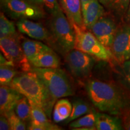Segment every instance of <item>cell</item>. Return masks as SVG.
<instances>
[{
  "instance_id": "obj_3",
  "label": "cell",
  "mask_w": 130,
  "mask_h": 130,
  "mask_svg": "<svg viewBox=\"0 0 130 130\" xmlns=\"http://www.w3.org/2000/svg\"><path fill=\"white\" fill-rule=\"evenodd\" d=\"M31 71L38 76L51 95L56 100L74 95V90L69 78L63 70L58 68L32 67Z\"/></svg>"
},
{
  "instance_id": "obj_30",
  "label": "cell",
  "mask_w": 130,
  "mask_h": 130,
  "mask_svg": "<svg viewBox=\"0 0 130 130\" xmlns=\"http://www.w3.org/2000/svg\"><path fill=\"white\" fill-rule=\"evenodd\" d=\"M123 113V128L125 129L130 130V108H128Z\"/></svg>"
},
{
  "instance_id": "obj_15",
  "label": "cell",
  "mask_w": 130,
  "mask_h": 130,
  "mask_svg": "<svg viewBox=\"0 0 130 130\" xmlns=\"http://www.w3.org/2000/svg\"><path fill=\"white\" fill-rule=\"evenodd\" d=\"M105 14L103 5L98 0H89L83 12V18L86 28L90 31L92 26Z\"/></svg>"
},
{
  "instance_id": "obj_32",
  "label": "cell",
  "mask_w": 130,
  "mask_h": 130,
  "mask_svg": "<svg viewBox=\"0 0 130 130\" xmlns=\"http://www.w3.org/2000/svg\"><path fill=\"white\" fill-rule=\"evenodd\" d=\"M27 1L39 6L43 5V0H27Z\"/></svg>"
},
{
  "instance_id": "obj_27",
  "label": "cell",
  "mask_w": 130,
  "mask_h": 130,
  "mask_svg": "<svg viewBox=\"0 0 130 130\" xmlns=\"http://www.w3.org/2000/svg\"><path fill=\"white\" fill-rule=\"evenodd\" d=\"M43 5L51 16L61 9L57 0H43Z\"/></svg>"
},
{
  "instance_id": "obj_17",
  "label": "cell",
  "mask_w": 130,
  "mask_h": 130,
  "mask_svg": "<svg viewBox=\"0 0 130 130\" xmlns=\"http://www.w3.org/2000/svg\"><path fill=\"white\" fill-rule=\"evenodd\" d=\"M32 67L43 68H57L60 59L53 51L42 53L30 61Z\"/></svg>"
},
{
  "instance_id": "obj_1",
  "label": "cell",
  "mask_w": 130,
  "mask_h": 130,
  "mask_svg": "<svg viewBox=\"0 0 130 130\" xmlns=\"http://www.w3.org/2000/svg\"><path fill=\"white\" fill-rule=\"evenodd\" d=\"M86 89L90 101L101 111L118 116L123 114L128 108V99L113 84L92 79L86 83Z\"/></svg>"
},
{
  "instance_id": "obj_34",
  "label": "cell",
  "mask_w": 130,
  "mask_h": 130,
  "mask_svg": "<svg viewBox=\"0 0 130 130\" xmlns=\"http://www.w3.org/2000/svg\"><path fill=\"white\" fill-rule=\"evenodd\" d=\"M125 18L126 21H127L128 23L130 24V4L127 12H126V13L125 14Z\"/></svg>"
},
{
  "instance_id": "obj_18",
  "label": "cell",
  "mask_w": 130,
  "mask_h": 130,
  "mask_svg": "<svg viewBox=\"0 0 130 130\" xmlns=\"http://www.w3.org/2000/svg\"><path fill=\"white\" fill-rule=\"evenodd\" d=\"M21 45L25 56L30 62L40 54L46 51H53L50 47L42 43L41 42L37 41V40L25 39L22 42Z\"/></svg>"
},
{
  "instance_id": "obj_24",
  "label": "cell",
  "mask_w": 130,
  "mask_h": 130,
  "mask_svg": "<svg viewBox=\"0 0 130 130\" xmlns=\"http://www.w3.org/2000/svg\"><path fill=\"white\" fill-rule=\"evenodd\" d=\"M18 75L15 68L10 65L0 66V84L9 86L13 79Z\"/></svg>"
},
{
  "instance_id": "obj_13",
  "label": "cell",
  "mask_w": 130,
  "mask_h": 130,
  "mask_svg": "<svg viewBox=\"0 0 130 130\" xmlns=\"http://www.w3.org/2000/svg\"><path fill=\"white\" fill-rule=\"evenodd\" d=\"M24 96L10 86L0 87V111L1 114H7L14 109L16 104Z\"/></svg>"
},
{
  "instance_id": "obj_31",
  "label": "cell",
  "mask_w": 130,
  "mask_h": 130,
  "mask_svg": "<svg viewBox=\"0 0 130 130\" xmlns=\"http://www.w3.org/2000/svg\"><path fill=\"white\" fill-rule=\"evenodd\" d=\"M103 6H105V7L110 8L111 4L113 0H98Z\"/></svg>"
},
{
  "instance_id": "obj_11",
  "label": "cell",
  "mask_w": 130,
  "mask_h": 130,
  "mask_svg": "<svg viewBox=\"0 0 130 130\" xmlns=\"http://www.w3.org/2000/svg\"><path fill=\"white\" fill-rule=\"evenodd\" d=\"M29 101V100H28ZM31 110V119L27 129L30 130H60L61 128L51 123L45 110L29 101Z\"/></svg>"
},
{
  "instance_id": "obj_26",
  "label": "cell",
  "mask_w": 130,
  "mask_h": 130,
  "mask_svg": "<svg viewBox=\"0 0 130 130\" xmlns=\"http://www.w3.org/2000/svg\"><path fill=\"white\" fill-rule=\"evenodd\" d=\"M129 4L130 0H113L110 8L118 15L125 16Z\"/></svg>"
},
{
  "instance_id": "obj_5",
  "label": "cell",
  "mask_w": 130,
  "mask_h": 130,
  "mask_svg": "<svg viewBox=\"0 0 130 130\" xmlns=\"http://www.w3.org/2000/svg\"><path fill=\"white\" fill-rule=\"evenodd\" d=\"M71 24L75 32L74 49L102 60H108L112 57L113 55L108 48L102 45L92 32L83 30L74 23Z\"/></svg>"
},
{
  "instance_id": "obj_6",
  "label": "cell",
  "mask_w": 130,
  "mask_h": 130,
  "mask_svg": "<svg viewBox=\"0 0 130 130\" xmlns=\"http://www.w3.org/2000/svg\"><path fill=\"white\" fill-rule=\"evenodd\" d=\"M0 49L1 53L13 67L22 72L31 71V64L25 56L22 45L19 43L17 37L0 38Z\"/></svg>"
},
{
  "instance_id": "obj_21",
  "label": "cell",
  "mask_w": 130,
  "mask_h": 130,
  "mask_svg": "<svg viewBox=\"0 0 130 130\" xmlns=\"http://www.w3.org/2000/svg\"><path fill=\"white\" fill-rule=\"evenodd\" d=\"M16 115L22 121L27 122L31 119V110L30 104L27 98L24 96L21 98L14 107Z\"/></svg>"
},
{
  "instance_id": "obj_14",
  "label": "cell",
  "mask_w": 130,
  "mask_h": 130,
  "mask_svg": "<svg viewBox=\"0 0 130 130\" xmlns=\"http://www.w3.org/2000/svg\"><path fill=\"white\" fill-rule=\"evenodd\" d=\"M60 1L61 9L70 22L83 30H87L83 18L81 0H60Z\"/></svg>"
},
{
  "instance_id": "obj_20",
  "label": "cell",
  "mask_w": 130,
  "mask_h": 130,
  "mask_svg": "<svg viewBox=\"0 0 130 130\" xmlns=\"http://www.w3.org/2000/svg\"><path fill=\"white\" fill-rule=\"evenodd\" d=\"M92 112V109L87 102L81 100H77L73 102L72 110L71 115L67 119L65 120L64 123H68L79 118L83 115Z\"/></svg>"
},
{
  "instance_id": "obj_16",
  "label": "cell",
  "mask_w": 130,
  "mask_h": 130,
  "mask_svg": "<svg viewBox=\"0 0 130 130\" xmlns=\"http://www.w3.org/2000/svg\"><path fill=\"white\" fill-rule=\"evenodd\" d=\"M95 125L98 130H121L123 129L121 121L119 119L106 113H96Z\"/></svg>"
},
{
  "instance_id": "obj_23",
  "label": "cell",
  "mask_w": 130,
  "mask_h": 130,
  "mask_svg": "<svg viewBox=\"0 0 130 130\" xmlns=\"http://www.w3.org/2000/svg\"><path fill=\"white\" fill-rule=\"evenodd\" d=\"M16 30L13 22L6 17L4 12L0 13V38L16 36Z\"/></svg>"
},
{
  "instance_id": "obj_28",
  "label": "cell",
  "mask_w": 130,
  "mask_h": 130,
  "mask_svg": "<svg viewBox=\"0 0 130 130\" xmlns=\"http://www.w3.org/2000/svg\"><path fill=\"white\" fill-rule=\"evenodd\" d=\"M122 70L125 79L130 88V59L123 62Z\"/></svg>"
},
{
  "instance_id": "obj_33",
  "label": "cell",
  "mask_w": 130,
  "mask_h": 130,
  "mask_svg": "<svg viewBox=\"0 0 130 130\" xmlns=\"http://www.w3.org/2000/svg\"><path fill=\"white\" fill-rule=\"evenodd\" d=\"M89 0H81V7H82V13L86 9V6H87V4H88Z\"/></svg>"
},
{
  "instance_id": "obj_2",
  "label": "cell",
  "mask_w": 130,
  "mask_h": 130,
  "mask_svg": "<svg viewBox=\"0 0 130 130\" xmlns=\"http://www.w3.org/2000/svg\"><path fill=\"white\" fill-rule=\"evenodd\" d=\"M9 86L43 108L50 118L56 100L35 72L31 71L22 72L13 79Z\"/></svg>"
},
{
  "instance_id": "obj_25",
  "label": "cell",
  "mask_w": 130,
  "mask_h": 130,
  "mask_svg": "<svg viewBox=\"0 0 130 130\" xmlns=\"http://www.w3.org/2000/svg\"><path fill=\"white\" fill-rule=\"evenodd\" d=\"M5 115L9 119L11 130H25L27 129L24 123L25 122L19 118L14 110Z\"/></svg>"
},
{
  "instance_id": "obj_10",
  "label": "cell",
  "mask_w": 130,
  "mask_h": 130,
  "mask_svg": "<svg viewBox=\"0 0 130 130\" xmlns=\"http://www.w3.org/2000/svg\"><path fill=\"white\" fill-rule=\"evenodd\" d=\"M90 31L102 45L111 48L117 31L116 24L111 18L103 16L92 26Z\"/></svg>"
},
{
  "instance_id": "obj_4",
  "label": "cell",
  "mask_w": 130,
  "mask_h": 130,
  "mask_svg": "<svg viewBox=\"0 0 130 130\" xmlns=\"http://www.w3.org/2000/svg\"><path fill=\"white\" fill-rule=\"evenodd\" d=\"M51 24L54 39L61 53L66 54L74 50L75 44V32L62 9L52 15Z\"/></svg>"
},
{
  "instance_id": "obj_22",
  "label": "cell",
  "mask_w": 130,
  "mask_h": 130,
  "mask_svg": "<svg viewBox=\"0 0 130 130\" xmlns=\"http://www.w3.org/2000/svg\"><path fill=\"white\" fill-rule=\"evenodd\" d=\"M96 113L93 112L86 114L82 118L77 119L70 123L69 127L72 129L78 128H89L91 130L97 129L95 125Z\"/></svg>"
},
{
  "instance_id": "obj_7",
  "label": "cell",
  "mask_w": 130,
  "mask_h": 130,
  "mask_svg": "<svg viewBox=\"0 0 130 130\" xmlns=\"http://www.w3.org/2000/svg\"><path fill=\"white\" fill-rule=\"evenodd\" d=\"M3 11L11 18L16 19H42L44 13L40 6L27 0H0Z\"/></svg>"
},
{
  "instance_id": "obj_8",
  "label": "cell",
  "mask_w": 130,
  "mask_h": 130,
  "mask_svg": "<svg viewBox=\"0 0 130 130\" xmlns=\"http://www.w3.org/2000/svg\"><path fill=\"white\" fill-rule=\"evenodd\" d=\"M65 60L70 72L78 78L88 77L95 65V58L78 50H71L65 54Z\"/></svg>"
},
{
  "instance_id": "obj_19",
  "label": "cell",
  "mask_w": 130,
  "mask_h": 130,
  "mask_svg": "<svg viewBox=\"0 0 130 130\" xmlns=\"http://www.w3.org/2000/svg\"><path fill=\"white\" fill-rule=\"evenodd\" d=\"M72 110V105L68 99L58 100L54 107V121L58 123L66 120L71 115Z\"/></svg>"
},
{
  "instance_id": "obj_9",
  "label": "cell",
  "mask_w": 130,
  "mask_h": 130,
  "mask_svg": "<svg viewBox=\"0 0 130 130\" xmlns=\"http://www.w3.org/2000/svg\"><path fill=\"white\" fill-rule=\"evenodd\" d=\"M111 48L114 57L119 62L130 59V24L117 30Z\"/></svg>"
},
{
  "instance_id": "obj_12",
  "label": "cell",
  "mask_w": 130,
  "mask_h": 130,
  "mask_svg": "<svg viewBox=\"0 0 130 130\" xmlns=\"http://www.w3.org/2000/svg\"><path fill=\"white\" fill-rule=\"evenodd\" d=\"M18 30L21 33L37 40H44L48 39V32L43 25L31 19L22 18L16 23Z\"/></svg>"
},
{
  "instance_id": "obj_29",
  "label": "cell",
  "mask_w": 130,
  "mask_h": 130,
  "mask_svg": "<svg viewBox=\"0 0 130 130\" xmlns=\"http://www.w3.org/2000/svg\"><path fill=\"white\" fill-rule=\"evenodd\" d=\"M0 129L1 130H10V125L7 116L4 114H1L0 118Z\"/></svg>"
}]
</instances>
